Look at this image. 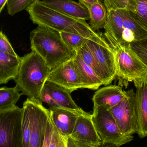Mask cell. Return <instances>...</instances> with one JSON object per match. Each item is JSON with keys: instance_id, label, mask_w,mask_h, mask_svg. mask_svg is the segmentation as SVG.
<instances>
[{"instance_id": "1", "label": "cell", "mask_w": 147, "mask_h": 147, "mask_svg": "<svg viewBox=\"0 0 147 147\" xmlns=\"http://www.w3.org/2000/svg\"><path fill=\"white\" fill-rule=\"evenodd\" d=\"M26 10L32 22L38 26L46 27L59 32L78 34L104 46H110L102 34L93 31L85 20L57 11L42 1L35 0Z\"/></svg>"}, {"instance_id": "2", "label": "cell", "mask_w": 147, "mask_h": 147, "mask_svg": "<svg viewBox=\"0 0 147 147\" xmlns=\"http://www.w3.org/2000/svg\"><path fill=\"white\" fill-rule=\"evenodd\" d=\"M30 38L32 51L41 57L51 70L77 55L63 41L60 33L51 28L38 26L31 32Z\"/></svg>"}, {"instance_id": "3", "label": "cell", "mask_w": 147, "mask_h": 147, "mask_svg": "<svg viewBox=\"0 0 147 147\" xmlns=\"http://www.w3.org/2000/svg\"><path fill=\"white\" fill-rule=\"evenodd\" d=\"M51 71L44 59L32 51L21 57V62L13 80L22 95L42 104L40 93Z\"/></svg>"}, {"instance_id": "4", "label": "cell", "mask_w": 147, "mask_h": 147, "mask_svg": "<svg viewBox=\"0 0 147 147\" xmlns=\"http://www.w3.org/2000/svg\"><path fill=\"white\" fill-rule=\"evenodd\" d=\"M104 35L111 47L129 45L147 37V30L126 9L107 11Z\"/></svg>"}, {"instance_id": "5", "label": "cell", "mask_w": 147, "mask_h": 147, "mask_svg": "<svg viewBox=\"0 0 147 147\" xmlns=\"http://www.w3.org/2000/svg\"><path fill=\"white\" fill-rule=\"evenodd\" d=\"M112 48L115 54L116 79L119 86L127 88L130 82H147V67L132 50L130 45Z\"/></svg>"}, {"instance_id": "6", "label": "cell", "mask_w": 147, "mask_h": 147, "mask_svg": "<svg viewBox=\"0 0 147 147\" xmlns=\"http://www.w3.org/2000/svg\"><path fill=\"white\" fill-rule=\"evenodd\" d=\"M91 119L102 143L120 147L134 140V136H126L121 132L109 110L94 105Z\"/></svg>"}, {"instance_id": "7", "label": "cell", "mask_w": 147, "mask_h": 147, "mask_svg": "<svg viewBox=\"0 0 147 147\" xmlns=\"http://www.w3.org/2000/svg\"><path fill=\"white\" fill-rule=\"evenodd\" d=\"M22 109L16 106L0 111V147H23Z\"/></svg>"}, {"instance_id": "8", "label": "cell", "mask_w": 147, "mask_h": 147, "mask_svg": "<svg viewBox=\"0 0 147 147\" xmlns=\"http://www.w3.org/2000/svg\"><path fill=\"white\" fill-rule=\"evenodd\" d=\"M126 96L117 105L110 109L117 126L123 134H137L138 123L134 89L127 91Z\"/></svg>"}, {"instance_id": "9", "label": "cell", "mask_w": 147, "mask_h": 147, "mask_svg": "<svg viewBox=\"0 0 147 147\" xmlns=\"http://www.w3.org/2000/svg\"><path fill=\"white\" fill-rule=\"evenodd\" d=\"M24 103L27 106L30 114V147H43L50 118V111L42 104L28 98Z\"/></svg>"}, {"instance_id": "10", "label": "cell", "mask_w": 147, "mask_h": 147, "mask_svg": "<svg viewBox=\"0 0 147 147\" xmlns=\"http://www.w3.org/2000/svg\"><path fill=\"white\" fill-rule=\"evenodd\" d=\"M74 59L51 70L47 80L64 87L71 93L79 89H88L75 66Z\"/></svg>"}, {"instance_id": "11", "label": "cell", "mask_w": 147, "mask_h": 147, "mask_svg": "<svg viewBox=\"0 0 147 147\" xmlns=\"http://www.w3.org/2000/svg\"><path fill=\"white\" fill-rule=\"evenodd\" d=\"M86 44L102 72L103 85L111 84L117 75L115 54L113 48L111 46H104L88 39Z\"/></svg>"}, {"instance_id": "12", "label": "cell", "mask_w": 147, "mask_h": 147, "mask_svg": "<svg viewBox=\"0 0 147 147\" xmlns=\"http://www.w3.org/2000/svg\"><path fill=\"white\" fill-rule=\"evenodd\" d=\"M70 137L90 145L99 146L102 142L91 119V115L84 111L79 116Z\"/></svg>"}, {"instance_id": "13", "label": "cell", "mask_w": 147, "mask_h": 147, "mask_svg": "<svg viewBox=\"0 0 147 147\" xmlns=\"http://www.w3.org/2000/svg\"><path fill=\"white\" fill-rule=\"evenodd\" d=\"M136 88L135 105L138 123L137 134L141 139L147 137V82H134Z\"/></svg>"}, {"instance_id": "14", "label": "cell", "mask_w": 147, "mask_h": 147, "mask_svg": "<svg viewBox=\"0 0 147 147\" xmlns=\"http://www.w3.org/2000/svg\"><path fill=\"white\" fill-rule=\"evenodd\" d=\"M49 111L52 122L65 137L70 136L79 116L84 111L79 112L60 108Z\"/></svg>"}, {"instance_id": "15", "label": "cell", "mask_w": 147, "mask_h": 147, "mask_svg": "<svg viewBox=\"0 0 147 147\" xmlns=\"http://www.w3.org/2000/svg\"><path fill=\"white\" fill-rule=\"evenodd\" d=\"M127 94V91L119 85L107 86L97 90L92 100L94 105L102 106L110 110L118 104Z\"/></svg>"}, {"instance_id": "16", "label": "cell", "mask_w": 147, "mask_h": 147, "mask_svg": "<svg viewBox=\"0 0 147 147\" xmlns=\"http://www.w3.org/2000/svg\"><path fill=\"white\" fill-rule=\"evenodd\" d=\"M43 89L50 95L58 108H63L79 112L84 111L74 101L71 93L64 87L47 80Z\"/></svg>"}, {"instance_id": "17", "label": "cell", "mask_w": 147, "mask_h": 147, "mask_svg": "<svg viewBox=\"0 0 147 147\" xmlns=\"http://www.w3.org/2000/svg\"><path fill=\"white\" fill-rule=\"evenodd\" d=\"M43 2L57 11L81 20H89L88 9L79 2L72 0H43Z\"/></svg>"}, {"instance_id": "18", "label": "cell", "mask_w": 147, "mask_h": 147, "mask_svg": "<svg viewBox=\"0 0 147 147\" xmlns=\"http://www.w3.org/2000/svg\"><path fill=\"white\" fill-rule=\"evenodd\" d=\"M21 62V57L0 51V84L14 80Z\"/></svg>"}, {"instance_id": "19", "label": "cell", "mask_w": 147, "mask_h": 147, "mask_svg": "<svg viewBox=\"0 0 147 147\" xmlns=\"http://www.w3.org/2000/svg\"><path fill=\"white\" fill-rule=\"evenodd\" d=\"M82 4L87 9L89 12V25L91 28L96 32L104 28L107 20V11L101 0L92 4Z\"/></svg>"}, {"instance_id": "20", "label": "cell", "mask_w": 147, "mask_h": 147, "mask_svg": "<svg viewBox=\"0 0 147 147\" xmlns=\"http://www.w3.org/2000/svg\"><path fill=\"white\" fill-rule=\"evenodd\" d=\"M74 61L77 69L86 83L88 89L96 90L103 85L101 79L91 68L84 63L78 55L77 54Z\"/></svg>"}, {"instance_id": "21", "label": "cell", "mask_w": 147, "mask_h": 147, "mask_svg": "<svg viewBox=\"0 0 147 147\" xmlns=\"http://www.w3.org/2000/svg\"><path fill=\"white\" fill-rule=\"evenodd\" d=\"M22 95L16 86L14 87L0 88V111L16 107Z\"/></svg>"}, {"instance_id": "22", "label": "cell", "mask_w": 147, "mask_h": 147, "mask_svg": "<svg viewBox=\"0 0 147 147\" xmlns=\"http://www.w3.org/2000/svg\"><path fill=\"white\" fill-rule=\"evenodd\" d=\"M126 9L147 30V0H128Z\"/></svg>"}, {"instance_id": "23", "label": "cell", "mask_w": 147, "mask_h": 147, "mask_svg": "<svg viewBox=\"0 0 147 147\" xmlns=\"http://www.w3.org/2000/svg\"><path fill=\"white\" fill-rule=\"evenodd\" d=\"M77 55H78L85 63L90 66L93 69L96 74L103 82V75L102 72L98 64L92 53L90 50L86 43L82 47L76 51Z\"/></svg>"}, {"instance_id": "24", "label": "cell", "mask_w": 147, "mask_h": 147, "mask_svg": "<svg viewBox=\"0 0 147 147\" xmlns=\"http://www.w3.org/2000/svg\"><path fill=\"white\" fill-rule=\"evenodd\" d=\"M59 33L65 45L76 52L86 44L87 40L81 35L75 34L64 32Z\"/></svg>"}, {"instance_id": "25", "label": "cell", "mask_w": 147, "mask_h": 147, "mask_svg": "<svg viewBox=\"0 0 147 147\" xmlns=\"http://www.w3.org/2000/svg\"><path fill=\"white\" fill-rule=\"evenodd\" d=\"M22 109V136L23 147H30L31 129L30 114L27 106L24 103H23Z\"/></svg>"}, {"instance_id": "26", "label": "cell", "mask_w": 147, "mask_h": 147, "mask_svg": "<svg viewBox=\"0 0 147 147\" xmlns=\"http://www.w3.org/2000/svg\"><path fill=\"white\" fill-rule=\"evenodd\" d=\"M35 0H8L7 3L8 13L13 16L26 9Z\"/></svg>"}, {"instance_id": "27", "label": "cell", "mask_w": 147, "mask_h": 147, "mask_svg": "<svg viewBox=\"0 0 147 147\" xmlns=\"http://www.w3.org/2000/svg\"><path fill=\"white\" fill-rule=\"evenodd\" d=\"M49 147H69V137L62 135L53 123Z\"/></svg>"}, {"instance_id": "28", "label": "cell", "mask_w": 147, "mask_h": 147, "mask_svg": "<svg viewBox=\"0 0 147 147\" xmlns=\"http://www.w3.org/2000/svg\"><path fill=\"white\" fill-rule=\"evenodd\" d=\"M131 49L147 67V37L130 45Z\"/></svg>"}, {"instance_id": "29", "label": "cell", "mask_w": 147, "mask_h": 147, "mask_svg": "<svg viewBox=\"0 0 147 147\" xmlns=\"http://www.w3.org/2000/svg\"><path fill=\"white\" fill-rule=\"evenodd\" d=\"M0 51L2 52L13 55L18 56L12 47L6 35L0 31Z\"/></svg>"}, {"instance_id": "30", "label": "cell", "mask_w": 147, "mask_h": 147, "mask_svg": "<svg viewBox=\"0 0 147 147\" xmlns=\"http://www.w3.org/2000/svg\"><path fill=\"white\" fill-rule=\"evenodd\" d=\"M107 11L127 9L128 0H103Z\"/></svg>"}, {"instance_id": "31", "label": "cell", "mask_w": 147, "mask_h": 147, "mask_svg": "<svg viewBox=\"0 0 147 147\" xmlns=\"http://www.w3.org/2000/svg\"><path fill=\"white\" fill-rule=\"evenodd\" d=\"M53 129V123L51 121V118H49L47 123V127L46 133L45 138L43 147H49L50 139Z\"/></svg>"}, {"instance_id": "32", "label": "cell", "mask_w": 147, "mask_h": 147, "mask_svg": "<svg viewBox=\"0 0 147 147\" xmlns=\"http://www.w3.org/2000/svg\"><path fill=\"white\" fill-rule=\"evenodd\" d=\"M100 0H79V2L81 4L86 3V4H92L97 2Z\"/></svg>"}, {"instance_id": "33", "label": "cell", "mask_w": 147, "mask_h": 147, "mask_svg": "<svg viewBox=\"0 0 147 147\" xmlns=\"http://www.w3.org/2000/svg\"><path fill=\"white\" fill-rule=\"evenodd\" d=\"M8 0H0V13L6 5Z\"/></svg>"}, {"instance_id": "34", "label": "cell", "mask_w": 147, "mask_h": 147, "mask_svg": "<svg viewBox=\"0 0 147 147\" xmlns=\"http://www.w3.org/2000/svg\"><path fill=\"white\" fill-rule=\"evenodd\" d=\"M98 147H117L115 146V145H112L110 144H104L102 143V144L100 145Z\"/></svg>"}]
</instances>
